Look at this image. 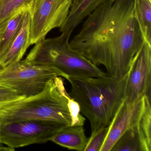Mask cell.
<instances>
[{
  "instance_id": "cell-11",
  "label": "cell",
  "mask_w": 151,
  "mask_h": 151,
  "mask_svg": "<svg viewBox=\"0 0 151 151\" xmlns=\"http://www.w3.org/2000/svg\"><path fill=\"white\" fill-rule=\"evenodd\" d=\"M111 1L114 0H72L68 18L60 28V32L71 35L75 29L97 7Z\"/></svg>"
},
{
  "instance_id": "cell-4",
  "label": "cell",
  "mask_w": 151,
  "mask_h": 151,
  "mask_svg": "<svg viewBox=\"0 0 151 151\" xmlns=\"http://www.w3.org/2000/svg\"><path fill=\"white\" fill-rule=\"evenodd\" d=\"M70 34L61 33L56 37L45 38L35 44L25 60L56 68L65 77H96L106 75L98 66L70 47Z\"/></svg>"
},
{
  "instance_id": "cell-13",
  "label": "cell",
  "mask_w": 151,
  "mask_h": 151,
  "mask_svg": "<svg viewBox=\"0 0 151 151\" xmlns=\"http://www.w3.org/2000/svg\"><path fill=\"white\" fill-rule=\"evenodd\" d=\"M141 151H151V96H147L143 111L135 125Z\"/></svg>"
},
{
  "instance_id": "cell-15",
  "label": "cell",
  "mask_w": 151,
  "mask_h": 151,
  "mask_svg": "<svg viewBox=\"0 0 151 151\" xmlns=\"http://www.w3.org/2000/svg\"><path fill=\"white\" fill-rule=\"evenodd\" d=\"M134 14L144 41L151 45V0H133Z\"/></svg>"
},
{
  "instance_id": "cell-7",
  "label": "cell",
  "mask_w": 151,
  "mask_h": 151,
  "mask_svg": "<svg viewBox=\"0 0 151 151\" xmlns=\"http://www.w3.org/2000/svg\"><path fill=\"white\" fill-rule=\"evenodd\" d=\"M72 0H32L29 7L31 45L45 38L68 18Z\"/></svg>"
},
{
  "instance_id": "cell-10",
  "label": "cell",
  "mask_w": 151,
  "mask_h": 151,
  "mask_svg": "<svg viewBox=\"0 0 151 151\" xmlns=\"http://www.w3.org/2000/svg\"><path fill=\"white\" fill-rule=\"evenodd\" d=\"M29 8L26 10L22 29L5 54L0 58V68L22 60L31 45Z\"/></svg>"
},
{
  "instance_id": "cell-19",
  "label": "cell",
  "mask_w": 151,
  "mask_h": 151,
  "mask_svg": "<svg viewBox=\"0 0 151 151\" xmlns=\"http://www.w3.org/2000/svg\"><path fill=\"white\" fill-rule=\"evenodd\" d=\"M24 98L14 89L0 83V109Z\"/></svg>"
},
{
  "instance_id": "cell-1",
  "label": "cell",
  "mask_w": 151,
  "mask_h": 151,
  "mask_svg": "<svg viewBox=\"0 0 151 151\" xmlns=\"http://www.w3.org/2000/svg\"><path fill=\"white\" fill-rule=\"evenodd\" d=\"M70 47L108 75L120 78L129 71L144 42L134 14L133 0L107 1L89 14Z\"/></svg>"
},
{
  "instance_id": "cell-18",
  "label": "cell",
  "mask_w": 151,
  "mask_h": 151,
  "mask_svg": "<svg viewBox=\"0 0 151 151\" xmlns=\"http://www.w3.org/2000/svg\"><path fill=\"white\" fill-rule=\"evenodd\" d=\"M109 130V125L102 127L93 133L88 138L84 151H100L106 139Z\"/></svg>"
},
{
  "instance_id": "cell-3",
  "label": "cell",
  "mask_w": 151,
  "mask_h": 151,
  "mask_svg": "<svg viewBox=\"0 0 151 151\" xmlns=\"http://www.w3.org/2000/svg\"><path fill=\"white\" fill-rule=\"evenodd\" d=\"M128 72L123 77L108 75L96 77H65L70 83V96L89 120L91 133L108 126L124 99Z\"/></svg>"
},
{
  "instance_id": "cell-2",
  "label": "cell",
  "mask_w": 151,
  "mask_h": 151,
  "mask_svg": "<svg viewBox=\"0 0 151 151\" xmlns=\"http://www.w3.org/2000/svg\"><path fill=\"white\" fill-rule=\"evenodd\" d=\"M26 120L83 126L85 122L78 103L67 92L61 77L52 78L39 93L24 97L0 109V122Z\"/></svg>"
},
{
  "instance_id": "cell-12",
  "label": "cell",
  "mask_w": 151,
  "mask_h": 151,
  "mask_svg": "<svg viewBox=\"0 0 151 151\" xmlns=\"http://www.w3.org/2000/svg\"><path fill=\"white\" fill-rule=\"evenodd\" d=\"M88 139L83 125H67L61 129L51 141L69 149L84 151Z\"/></svg>"
},
{
  "instance_id": "cell-9",
  "label": "cell",
  "mask_w": 151,
  "mask_h": 151,
  "mask_svg": "<svg viewBox=\"0 0 151 151\" xmlns=\"http://www.w3.org/2000/svg\"><path fill=\"white\" fill-rule=\"evenodd\" d=\"M147 96L133 103L123 100L109 125L107 135L100 151H111L120 137L135 125L143 111Z\"/></svg>"
},
{
  "instance_id": "cell-8",
  "label": "cell",
  "mask_w": 151,
  "mask_h": 151,
  "mask_svg": "<svg viewBox=\"0 0 151 151\" xmlns=\"http://www.w3.org/2000/svg\"><path fill=\"white\" fill-rule=\"evenodd\" d=\"M151 45L144 41L128 71L124 99L133 103L151 96Z\"/></svg>"
},
{
  "instance_id": "cell-5",
  "label": "cell",
  "mask_w": 151,
  "mask_h": 151,
  "mask_svg": "<svg viewBox=\"0 0 151 151\" xmlns=\"http://www.w3.org/2000/svg\"><path fill=\"white\" fill-rule=\"evenodd\" d=\"M56 77L65 78V76L56 68L25 60L0 68V83L12 88L24 97L39 93L49 80Z\"/></svg>"
},
{
  "instance_id": "cell-6",
  "label": "cell",
  "mask_w": 151,
  "mask_h": 151,
  "mask_svg": "<svg viewBox=\"0 0 151 151\" xmlns=\"http://www.w3.org/2000/svg\"><path fill=\"white\" fill-rule=\"evenodd\" d=\"M66 124L44 120H26L0 122V143L15 148L42 144L52 139Z\"/></svg>"
},
{
  "instance_id": "cell-14",
  "label": "cell",
  "mask_w": 151,
  "mask_h": 151,
  "mask_svg": "<svg viewBox=\"0 0 151 151\" xmlns=\"http://www.w3.org/2000/svg\"><path fill=\"white\" fill-rule=\"evenodd\" d=\"M29 8L22 9L14 16L0 32V58L7 51L19 34L23 24L26 10Z\"/></svg>"
},
{
  "instance_id": "cell-20",
  "label": "cell",
  "mask_w": 151,
  "mask_h": 151,
  "mask_svg": "<svg viewBox=\"0 0 151 151\" xmlns=\"http://www.w3.org/2000/svg\"><path fill=\"white\" fill-rule=\"evenodd\" d=\"M8 150L12 151V149L7 146H6V147H5L1 143H0V151H8Z\"/></svg>"
},
{
  "instance_id": "cell-16",
  "label": "cell",
  "mask_w": 151,
  "mask_h": 151,
  "mask_svg": "<svg viewBox=\"0 0 151 151\" xmlns=\"http://www.w3.org/2000/svg\"><path fill=\"white\" fill-rule=\"evenodd\" d=\"M32 0H0V32L18 12L29 8Z\"/></svg>"
},
{
  "instance_id": "cell-17",
  "label": "cell",
  "mask_w": 151,
  "mask_h": 151,
  "mask_svg": "<svg viewBox=\"0 0 151 151\" xmlns=\"http://www.w3.org/2000/svg\"><path fill=\"white\" fill-rule=\"evenodd\" d=\"M111 151H141L139 139L134 126L120 137Z\"/></svg>"
}]
</instances>
